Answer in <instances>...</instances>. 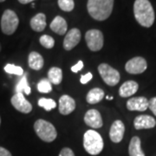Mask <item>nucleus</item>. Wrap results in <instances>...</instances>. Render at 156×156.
Returning <instances> with one entry per match:
<instances>
[{"label": "nucleus", "instance_id": "nucleus-1", "mask_svg": "<svg viewBox=\"0 0 156 156\" xmlns=\"http://www.w3.org/2000/svg\"><path fill=\"white\" fill-rule=\"evenodd\" d=\"M134 14L136 21L146 28L151 27L155 19L154 11L148 0H135Z\"/></svg>", "mask_w": 156, "mask_h": 156}, {"label": "nucleus", "instance_id": "nucleus-2", "mask_svg": "<svg viewBox=\"0 0 156 156\" xmlns=\"http://www.w3.org/2000/svg\"><path fill=\"white\" fill-rule=\"evenodd\" d=\"M114 0H89L87 9L90 17L97 21H104L111 15Z\"/></svg>", "mask_w": 156, "mask_h": 156}, {"label": "nucleus", "instance_id": "nucleus-3", "mask_svg": "<svg viewBox=\"0 0 156 156\" xmlns=\"http://www.w3.org/2000/svg\"><path fill=\"white\" fill-rule=\"evenodd\" d=\"M103 140L101 134L95 130H88L83 135V147L86 152L91 155H97L103 149Z\"/></svg>", "mask_w": 156, "mask_h": 156}, {"label": "nucleus", "instance_id": "nucleus-4", "mask_svg": "<svg viewBox=\"0 0 156 156\" xmlns=\"http://www.w3.org/2000/svg\"><path fill=\"white\" fill-rule=\"evenodd\" d=\"M34 130L39 138L45 142H52L57 136L54 125L43 119H38L34 123Z\"/></svg>", "mask_w": 156, "mask_h": 156}, {"label": "nucleus", "instance_id": "nucleus-5", "mask_svg": "<svg viewBox=\"0 0 156 156\" xmlns=\"http://www.w3.org/2000/svg\"><path fill=\"white\" fill-rule=\"evenodd\" d=\"M19 24V19L15 11L7 9L1 17V30L5 35H12Z\"/></svg>", "mask_w": 156, "mask_h": 156}, {"label": "nucleus", "instance_id": "nucleus-6", "mask_svg": "<svg viewBox=\"0 0 156 156\" xmlns=\"http://www.w3.org/2000/svg\"><path fill=\"white\" fill-rule=\"evenodd\" d=\"M98 72L104 83L108 86H115L120 82L121 75L119 71L108 63H101L98 66Z\"/></svg>", "mask_w": 156, "mask_h": 156}, {"label": "nucleus", "instance_id": "nucleus-7", "mask_svg": "<svg viewBox=\"0 0 156 156\" xmlns=\"http://www.w3.org/2000/svg\"><path fill=\"white\" fill-rule=\"evenodd\" d=\"M85 40L91 51H99L102 49L104 44L103 34L99 30H89L85 34Z\"/></svg>", "mask_w": 156, "mask_h": 156}, {"label": "nucleus", "instance_id": "nucleus-8", "mask_svg": "<svg viewBox=\"0 0 156 156\" xmlns=\"http://www.w3.org/2000/svg\"><path fill=\"white\" fill-rule=\"evenodd\" d=\"M147 68V61L141 56H135L127 62L125 65L126 71L132 75H139L145 71Z\"/></svg>", "mask_w": 156, "mask_h": 156}, {"label": "nucleus", "instance_id": "nucleus-9", "mask_svg": "<svg viewBox=\"0 0 156 156\" xmlns=\"http://www.w3.org/2000/svg\"><path fill=\"white\" fill-rule=\"evenodd\" d=\"M11 102L12 106L14 107L17 111L23 113V114H29L32 110V105L30 104L29 101L25 99L24 95L22 93H16L11 99Z\"/></svg>", "mask_w": 156, "mask_h": 156}, {"label": "nucleus", "instance_id": "nucleus-10", "mask_svg": "<svg viewBox=\"0 0 156 156\" xmlns=\"http://www.w3.org/2000/svg\"><path fill=\"white\" fill-rule=\"evenodd\" d=\"M81 40V31L77 28H73L68 31L64 40H63V48L66 50H73L79 44Z\"/></svg>", "mask_w": 156, "mask_h": 156}, {"label": "nucleus", "instance_id": "nucleus-11", "mask_svg": "<svg viewBox=\"0 0 156 156\" xmlns=\"http://www.w3.org/2000/svg\"><path fill=\"white\" fill-rule=\"evenodd\" d=\"M84 122L93 128H100L103 125L100 112L96 109H89L86 112L84 115Z\"/></svg>", "mask_w": 156, "mask_h": 156}, {"label": "nucleus", "instance_id": "nucleus-12", "mask_svg": "<svg viewBox=\"0 0 156 156\" xmlns=\"http://www.w3.org/2000/svg\"><path fill=\"white\" fill-rule=\"evenodd\" d=\"M125 133V126L121 120H116L112 124L109 130V137L113 142L119 143L122 141Z\"/></svg>", "mask_w": 156, "mask_h": 156}, {"label": "nucleus", "instance_id": "nucleus-13", "mask_svg": "<svg viewBox=\"0 0 156 156\" xmlns=\"http://www.w3.org/2000/svg\"><path fill=\"white\" fill-rule=\"evenodd\" d=\"M127 108L129 111H145L148 108V100L143 96L130 98L127 101Z\"/></svg>", "mask_w": 156, "mask_h": 156}, {"label": "nucleus", "instance_id": "nucleus-14", "mask_svg": "<svg viewBox=\"0 0 156 156\" xmlns=\"http://www.w3.org/2000/svg\"><path fill=\"white\" fill-rule=\"evenodd\" d=\"M156 121L154 117L147 115H140L134 118V126L135 129H149L155 127Z\"/></svg>", "mask_w": 156, "mask_h": 156}, {"label": "nucleus", "instance_id": "nucleus-15", "mask_svg": "<svg viewBox=\"0 0 156 156\" xmlns=\"http://www.w3.org/2000/svg\"><path fill=\"white\" fill-rule=\"evenodd\" d=\"M76 108V101L71 96L68 95H62L59 99V112L63 115L71 114Z\"/></svg>", "mask_w": 156, "mask_h": 156}, {"label": "nucleus", "instance_id": "nucleus-16", "mask_svg": "<svg viewBox=\"0 0 156 156\" xmlns=\"http://www.w3.org/2000/svg\"><path fill=\"white\" fill-rule=\"evenodd\" d=\"M139 89V85L134 81H127L119 89V95L121 97L127 98L134 95Z\"/></svg>", "mask_w": 156, "mask_h": 156}, {"label": "nucleus", "instance_id": "nucleus-17", "mask_svg": "<svg viewBox=\"0 0 156 156\" xmlns=\"http://www.w3.org/2000/svg\"><path fill=\"white\" fill-rule=\"evenodd\" d=\"M50 30L58 35L66 34L68 30V24L66 20L61 16H56L53 21L50 23Z\"/></svg>", "mask_w": 156, "mask_h": 156}, {"label": "nucleus", "instance_id": "nucleus-18", "mask_svg": "<svg viewBox=\"0 0 156 156\" xmlns=\"http://www.w3.org/2000/svg\"><path fill=\"white\" fill-rule=\"evenodd\" d=\"M30 27L31 29L37 31V32H41L43 31L46 27V16L44 13H38L35 15L31 19H30Z\"/></svg>", "mask_w": 156, "mask_h": 156}, {"label": "nucleus", "instance_id": "nucleus-19", "mask_svg": "<svg viewBox=\"0 0 156 156\" xmlns=\"http://www.w3.org/2000/svg\"><path fill=\"white\" fill-rule=\"evenodd\" d=\"M29 67L32 69L34 70H40L42 68L44 67V61L43 56L39 54L38 52L32 51L30 53L28 57Z\"/></svg>", "mask_w": 156, "mask_h": 156}, {"label": "nucleus", "instance_id": "nucleus-20", "mask_svg": "<svg viewBox=\"0 0 156 156\" xmlns=\"http://www.w3.org/2000/svg\"><path fill=\"white\" fill-rule=\"evenodd\" d=\"M129 156H145L144 152L141 149V142L138 136H134L129 143L128 147Z\"/></svg>", "mask_w": 156, "mask_h": 156}, {"label": "nucleus", "instance_id": "nucleus-21", "mask_svg": "<svg viewBox=\"0 0 156 156\" xmlns=\"http://www.w3.org/2000/svg\"><path fill=\"white\" fill-rule=\"evenodd\" d=\"M104 91L100 88L90 89L86 96V101L89 104H95L100 102L104 98Z\"/></svg>", "mask_w": 156, "mask_h": 156}, {"label": "nucleus", "instance_id": "nucleus-22", "mask_svg": "<svg viewBox=\"0 0 156 156\" xmlns=\"http://www.w3.org/2000/svg\"><path fill=\"white\" fill-rule=\"evenodd\" d=\"M48 80L52 84L58 85L62 81V71L60 68L52 67L48 71Z\"/></svg>", "mask_w": 156, "mask_h": 156}, {"label": "nucleus", "instance_id": "nucleus-23", "mask_svg": "<svg viewBox=\"0 0 156 156\" xmlns=\"http://www.w3.org/2000/svg\"><path fill=\"white\" fill-rule=\"evenodd\" d=\"M16 93H22V94H25V95H29L31 92V89L30 88L28 83V81H27V77H26V75H24L21 80L18 82L17 87H16Z\"/></svg>", "mask_w": 156, "mask_h": 156}, {"label": "nucleus", "instance_id": "nucleus-24", "mask_svg": "<svg viewBox=\"0 0 156 156\" xmlns=\"http://www.w3.org/2000/svg\"><path fill=\"white\" fill-rule=\"evenodd\" d=\"M38 106L44 108L46 111H50L56 107V101L49 98H40L38 100Z\"/></svg>", "mask_w": 156, "mask_h": 156}, {"label": "nucleus", "instance_id": "nucleus-25", "mask_svg": "<svg viewBox=\"0 0 156 156\" xmlns=\"http://www.w3.org/2000/svg\"><path fill=\"white\" fill-rule=\"evenodd\" d=\"M37 89L40 93H50V91H52L51 83L48 79H42L37 83Z\"/></svg>", "mask_w": 156, "mask_h": 156}, {"label": "nucleus", "instance_id": "nucleus-26", "mask_svg": "<svg viewBox=\"0 0 156 156\" xmlns=\"http://www.w3.org/2000/svg\"><path fill=\"white\" fill-rule=\"evenodd\" d=\"M39 42L45 49H52L55 45V40L49 35H43L39 39Z\"/></svg>", "mask_w": 156, "mask_h": 156}, {"label": "nucleus", "instance_id": "nucleus-27", "mask_svg": "<svg viewBox=\"0 0 156 156\" xmlns=\"http://www.w3.org/2000/svg\"><path fill=\"white\" fill-rule=\"evenodd\" d=\"M57 4L62 11H66V12L72 11L75 7L74 0H58Z\"/></svg>", "mask_w": 156, "mask_h": 156}, {"label": "nucleus", "instance_id": "nucleus-28", "mask_svg": "<svg viewBox=\"0 0 156 156\" xmlns=\"http://www.w3.org/2000/svg\"><path fill=\"white\" fill-rule=\"evenodd\" d=\"M5 71L11 75H17V76H23V69L20 66H17L14 64L8 63L5 66Z\"/></svg>", "mask_w": 156, "mask_h": 156}, {"label": "nucleus", "instance_id": "nucleus-29", "mask_svg": "<svg viewBox=\"0 0 156 156\" xmlns=\"http://www.w3.org/2000/svg\"><path fill=\"white\" fill-rule=\"evenodd\" d=\"M148 108L156 116V96L151 98L150 100L148 101Z\"/></svg>", "mask_w": 156, "mask_h": 156}, {"label": "nucleus", "instance_id": "nucleus-30", "mask_svg": "<svg viewBox=\"0 0 156 156\" xmlns=\"http://www.w3.org/2000/svg\"><path fill=\"white\" fill-rule=\"evenodd\" d=\"M93 77V76H92V74L90 72L87 73V74H85V75H83L82 76H81V80H80V82H81V83L82 84H86L89 83V81L92 79Z\"/></svg>", "mask_w": 156, "mask_h": 156}, {"label": "nucleus", "instance_id": "nucleus-31", "mask_svg": "<svg viewBox=\"0 0 156 156\" xmlns=\"http://www.w3.org/2000/svg\"><path fill=\"white\" fill-rule=\"evenodd\" d=\"M59 156H75V154L70 148L64 147L61 150L60 154H59Z\"/></svg>", "mask_w": 156, "mask_h": 156}, {"label": "nucleus", "instance_id": "nucleus-32", "mask_svg": "<svg viewBox=\"0 0 156 156\" xmlns=\"http://www.w3.org/2000/svg\"><path fill=\"white\" fill-rule=\"evenodd\" d=\"M83 68V62L82 61H79L76 65H74V66L71 68V70H72V72L77 73L78 71H80Z\"/></svg>", "mask_w": 156, "mask_h": 156}, {"label": "nucleus", "instance_id": "nucleus-33", "mask_svg": "<svg viewBox=\"0 0 156 156\" xmlns=\"http://www.w3.org/2000/svg\"><path fill=\"white\" fill-rule=\"evenodd\" d=\"M0 156H12L11 154L10 153V151H8L5 149V147H0Z\"/></svg>", "mask_w": 156, "mask_h": 156}, {"label": "nucleus", "instance_id": "nucleus-34", "mask_svg": "<svg viewBox=\"0 0 156 156\" xmlns=\"http://www.w3.org/2000/svg\"><path fill=\"white\" fill-rule=\"evenodd\" d=\"M34 0H18V2L20 3V4H22V5H27L29 3H31V2H33Z\"/></svg>", "mask_w": 156, "mask_h": 156}, {"label": "nucleus", "instance_id": "nucleus-35", "mask_svg": "<svg viewBox=\"0 0 156 156\" xmlns=\"http://www.w3.org/2000/svg\"><path fill=\"white\" fill-rule=\"evenodd\" d=\"M113 96H107V100H112Z\"/></svg>", "mask_w": 156, "mask_h": 156}, {"label": "nucleus", "instance_id": "nucleus-36", "mask_svg": "<svg viewBox=\"0 0 156 156\" xmlns=\"http://www.w3.org/2000/svg\"><path fill=\"white\" fill-rule=\"evenodd\" d=\"M5 0H0V3H1V2H5Z\"/></svg>", "mask_w": 156, "mask_h": 156}, {"label": "nucleus", "instance_id": "nucleus-37", "mask_svg": "<svg viewBox=\"0 0 156 156\" xmlns=\"http://www.w3.org/2000/svg\"><path fill=\"white\" fill-rule=\"evenodd\" d=\"M1 49H2V47H1V44H0V51H1Z\"/></svg>", "mask_w": 156, "mask_h": 156}, {"label": "nucleus", "instance_id": "nucleus-38", "mask_svg": "<svg viewBox=\"0 0 156 156\" xmlns=\"http://www.w3.org/2000/svg\"><path fill=\"white\" fill-rule=\"evenodd\" d=\"M0 124H1V118H0Z\"/></svg>", "mask_w": 156, "mask_h": 156}]
</instances>
